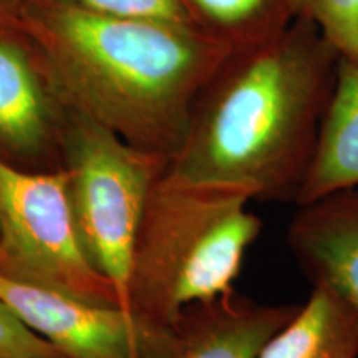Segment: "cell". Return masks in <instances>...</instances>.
Returning a JSON list of instances; mask_svg holds the SVG:
<instances>
[{"mask_svg":"<svg viewBox=\"0 0 358 358\" xmlns=\"http://www.w3.org/2000/svg\"><path fill=\"white\" fill-rule=\"evenodd\" d=\"M340 58L297 17L275 37L231 50L192 105L166 173L297 204L332 100Z\"/></svg>","mask_w":358,"mask_h":358,"instance_id":"cell-1","label":"cell"},{"mask_svg":"<svg viewBox=\"0 0 358 358\" xmlns=\"http://www.w3.org/2000/svg\"><path fill=\"white\" fill-rule=\"evenodd\" d=\"M43 75L66 111L171 159L192 105L229 48L192 27L52 0L27 10Z\"/></svg>","mask_w":358,"mask_h":358,"instance_id":"cell-2","label":"cell"},{"mask_svg":"<svg viewBox=\"0 0 358 358\" xmlns=\"http://www.w3.org/2000/svg\"><path fill=\"white\" fill-rule=\"evenodd\" d=\"M243 187L196 182L164 169L148 196L129 267L124 310L169 334L187 307L231 292L262 221Z\"/></svg>","mask_w":358,"mask_h":358,"instance_id":"cell-3","label":"cell"},{"mask_svg":"<svg viewBox=\"0 0 358 358\" xmlns=\"http://www.w3.org/2000/svg\"><path fill=\"white\" fill-rule=\"evenodd\" d=\"M66 115L62 168L69 174L80 239L90 262L110 282L124 310L138 227L151 187L169 159L131 146L87 116L73 111Z\"/></svg>","mask_w":358,"mask_h":358,"instance_id":"cell-4","label":"cell"},{"mask_svg":"<svg viewBox=\"0 0 358 358\" xmlns=\"http://www.w3.org/2000/svg\"><path fill=\"white\" fill-rule=\"evenodd\" d=\"M0 274L120 307L85 252L62 166L34 171L0 156Z\"/></svg>","mask_w":358,"mask_h":358,"instance_id":"cell-5","label":"cell"},{"mask_svg":"<svg viewBox=\"0 0 358 358\" xmlns=\"http://www.w3.org/2000/svg\"><path fill=\"white\" fill-rule=\"evenodd\" d=\"M0 299L65 358H163L169 334H155L118 306L0 274Z\"/></svg>","mask_w":358,"mask_h":358,"instance_id":"cell-6","label":"cell"},{"mask_svg":"<svg viewBox=\"0 0 358 358\" xmlns=\"http://www.w3.org/2000/svg\"><path fill=\"white\" fill-rule=\"evenodd\" d=\"M287 244L312 287L332 290L358 313V186L299 206Z\"/></svg>","mask_w":358,"mask_h":358,"instance_id":"cell-7","label":"cell"},{"mask_svg":"<svg viewBox=\"0 0 358 358\" xmlns=\"http://www.w3.org/2000/svg\"><path fill=\"white\" fill-rule=\"evenodd\" d=\"M294 303H259L231 292L187 307L163 358H259L297 312Z\"/></svg>","mask_w":358,"mask_h":358,"instance_id":"cell-8","label":"cell"},{"mask_svg":"<svg viewBox=\"0 0 358 358\" xmlns=\"http://www.w3.org/2000/svg\"><path fill=\"white\" fill-rule=\"evenodd\" d=\"M53 95L19 43L0 35V156L17 166L47 156L55 136ZM27 169V168H25Z\"/></svg>","mask_w":358,"mask_h":358,"instance_id":"cell-9","label":"cell"},{"mask_svg":"<svg viewBox=\"0 0 358 358\" xmlns=\"http://www.w3.org/2000/svg\"><path fill=\"white\" fill-rule=\"evenodd\" d=\"M358 186V65L340 60L332 100L297 206Z\"/></svg>","mask_w":358,"mask_h":358,"instance_id":"cell-10","label":"cell"},{"mask_svg":"<svg viewBox=\"0 0 358 358\" xmlns=\"http://www.w3.org/2000/svg\"><path fill=\"white\" fill-rule=\"evenodd\" d=\"M259 358H358V313L332 290L313 285Z\"/></svg>","mask_w":358,"mask_h":358,"instance_id":"cell-11","label":"cell"},{"mask_svg":"<svg viewBox=\"0 0 358 358\" xmlns=\"http://www.w3.org/2000/svg\"><path fill=\"white\" fill-rule=\"evenodd\" d=\"M201 34L229 50L275 37L299 17L297 0H179Z\"/></svg>","mask_w":358,"mask_h":358,"instance_id":"cell-12","label":"cell"},{"mask_svg":"<svg viewBox=\"0 0 358 358\" xmlns=\"http://www.w3.org/2000/svg\"><path fill=\"white\" fill-rule=\"evenodd\" d=\"M299 17L317 27L340 60L358 65V0H297Z\"/></svg>","mask_w":358,"mask_h":358,"instance_id":"cell-13","label":"cell"},{"mask_svg":"<svg viewBox=\"0 0 358 358\" xmlns=\"http://www.w3.org/2000/svg\"><path fill=\"white\" fill-rule=\"evenodd\" d=\"M88 10L108 15L134 17L168 22V24L192 27V22L179 0H62Z\"/></svg>","mask_w":358,"mask_h":358,"instance_id":"cell-14","label":"cell"},{"mask_svg":"<svg viewBox=\"0 0 358 358\" xmlns=\"http://www.w3.org/2000/svg\"><path fill=\"white\" fill-rule=\"evenodd\" d=\"M0 358H65L0 299Z\"/></svg>","mask_w":358,"mask_h":358,"instance_id":"cell-15","label":"cell"},{"mask_svg":"<svg viewBox=\"0 0 358 358\" xmlns=\"http://www.w3.org/2000/svg\"><path fill=\"white\" fill-rule=\"evenodd\" d=\"M13 24H15V19H13L10 10H7V7L3 6L2 2H0V32H2L3 29H7V27L13 25Z\"/></svg>","mask_w":358,"mask_h":358,"instance_id":"cell-16","label":"cell"}]
</instances>
